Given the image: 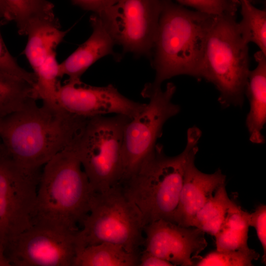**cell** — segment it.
<instances>
[{
    "label": "cell",
    "mask_w": 266,
    "mask_h": 266,
    "mask_svg": "<svg viewBox=\"0 0 266 266\" xmlns=\"http://www.w3.org/2000/svg\"><path fill=\"white\" fill-rule=\"evenodd\" d=\"M88 119L59 106L33 101L0 118L3 150L24 169L41 171L55 155L77 141Z\"/></svg>",
    "instance_id": "6da1fadb"
},
{
    "label": "cell",
    "mask_w": 266,
    "mask_h": 266,
    "mask_svg": "<svg viewBox=\"0 0 266 266\" xmlns=\"http://www.w3.org/2000/svg\"><path fill=\"white\" fill-rule=\"evenodd\" d=\"M76 143L57 153L42 168L32 225L73 233L81 228L95 192L78 158Z\"/></svg>",
    "instance_id": "7a4b0ae2"
},
{
    "label": "cell",
    "mask_w": 266,
    "mask_h": 266,
    "mask_svg": "<svg viewBox=\"0 0 266 266\" xmlns=\"http://www.w3.org/2000/svg\"><path fill=\"white\" fill-rule=\"evenodd\" d=\"M216 16L190 10L172 0H162V9L151 57L155 76L146 85L185 75L200 79V68L208 33Z\"/></svg>",
    "instance_id": "3957f363"
},
{
    "label": "cell",
    "mask_w": 266,
    "mask_h": 266,
    "mask_svg": "<svg viewBox=\"0 0 266 266\" xmlns=\"http://www.w3.org/2000/svg\"><path fill=\"white\" fill-rule=\"evenodd\" d=\"M201 132L188 130L187 143L179 155L170 157L157 144L154 152L138 169L120 186L139 212L144 227L160 219L174 223L185 171L195 159Z\"/></svg>",
    "instance_id": "277c9868"
},
{
    "label": "cell",
    "mask_w": 266,
    "mask_h": 266,
    "mask_svg": "<svg viewBox=\"0 0 266 266\" xmlns=\"http://www.w3.org/2000/svg\"><path fill=\"white\" fill-rule=\"evenodd\" d=\"M236 15L216 16L200 68V79L215 86L223 108L243 106L250 70L248 44L238 31Z\"/></svg>",
    "instance_id": "5b68a950"
},
{
    "label": "cell",
    "mask_w": 266,
    "mask_h": 266,
    "mask_svg": "<svg viewBox=\"0 0 266 266\" xmlns=\"http://www.w3.org/2000/svg\"><path fill=\"white\" fill-rule=\"evenodd\" d=\"M144 228L139 212L120 186L95 193L89 213L76 233L77 250L107 242L138 253L144 244Z\"/></svg>",
    "instance_id": "8992f818"
},
{
    "label": "cell",
    "mask_w": 266,
    "mask_h": 266,
    "mask_svg": "<svg viewBox=\"0 0 266 266\" xmlns=\"http://www.w3.org/2000/svg\"><path fill=\"white\" fill-rule=\"evenodd\" d=\"M131 119L122 114L88 118L76 143L82 168L95 193L118 186L125 129Z\"/></svg>",
    "instance_id": "52a82bcc"
},
{
    "label": "cell",
    "mask_w": 266,
    "mask_h": 266,
    "mask_svg": "<svg viewBox=\"0 0 266 266\" xmlns=\"http://www.w3.org/2000/svg\"><path fill=\"white\" fill-rule=\"evenodd\" d=\"M176 86L168 83L165 90L145 85L142 95L149 100L127 124L124 133L120 186L132 176L154 152L165 123L180 111L172 102Z\"/></svg>",
    "instance_id": "ba28073f"
},
{
    "label": "cell",
    "mask_w": 266,
    "mask_h": 266,
    "mask_svg": "<svg viewBox=\"0 0 266 266\" xmlns=\"http://www.w3.org/2000/svg\"><path fill=\"white\" fill-rule=\"evenodd\" d=\"M41 171L24 169L1 149L0 244L4 249L11 240L32 226Z\"/></svg>",
    "instance_id": "9c48e42d"
},
{
    "label": "cell",
    "mask_w": 266,
    "mask_h": 266,
    "mask_svg": "<svg viewBox=\"0 0 266 266\" xmlns=\"http://www.w3.org/2000/svg\"><path fill=\"white\" fill-rule=\"evenodd\" d=\"M161 9L162 0H119L96 14L124 52L150 58Z\"/></svg>",
    "instance_id": "30bf717a"
},
{
    "label": "cell",
    "mask_w": 266,
    "mask_h": 266,
    "mask_svg": "<svg viewBox=\"0 0 266 266\" xmlns=\"http://www.w3.org/2000/svg\"><path fill=\"white\" fill-rule=\"evenodd\" d=\"M76 233L32 225L8 243L5 254L14 266H73Z\"/></svg>",
    "instance_id": "8fae6325"
},
{
    "label": "cell",
    "mask_w": 266,
    "mask_h": 266,
    "mask_svg": "<svg viewBox=\"0 0 266 266\" xmlns=\"http://www.w3.org/2000/svg\"><path fill=\"white\" fill-rule=\"evenodd\" d=\"M57 100L64 110L87 118L113 113L132 119L146 105L127 98L111 84L96 87L81 81H67L64 85L61 84Z\"/></svg>",
    "instance_id": "7c38bea8"
},
{
    "label": "cell",
    "mask_w": 266,
    "mask_h": 266,
    "mask_svg": "<svg viewBox=\"0 0 266 266\" xmlns=\"http://www.w3.org/2000/svg\"><path fill=\"white\" fill-rule=\"evenodd\" d=\"M143 232L144 250L173 266H195L207 246L205 233L200 229L163 219L147 224Z\"/></svg>",
    "instance_id": "4fadbf2b"
},
{
    "label": "cell",
    "mask_w": 266,
    "mask_h": 266,
    "mask_svg": "<svg viewBox=\"0 0 266 266\" xmlns=\"http://www.w3.org/2000/svg\"><path fill=\"white\" fill-rule=\"evenodd\" d=\"M195 160L187 167L174 220L175 224L185 227H192L197 212L226 181L220 169L204 173L196 167Z\"/></svg>",
    "instance_id": "5bb4252c"
},
{
    "label": "cell",
    "mask_w": 266,
    "mask_h": 266,
    "mask_svg": "<svg viewBox=\"0 0 266 266\" xmlns=\"http://www.w3.org/2000/svg\"><path fill=\"white\" fill-rule=\"evenodd\" d=\"M93 32L89 38L61 64H59L60 77H68L67 81L78 82L84 73L99 59L114 54L115 44L96 14L90 19Z\"/></svg>",
    "instance_id": "9a60e30c"
},
{
    "label": "cell",
    "mask_w": 266,
    "mask_h": 266,
    "mask_svg": "<svg viewBox=\"0 0 266 266\" xmlns=\"http://www.w3.org/2000/svg\"><path fill=\"white\" fill-rule=\"evenodd\" d=\"M254 58L257 65L249 71L245 92L250 105L245 124L250 141L260 144L265 142L262 131L266 122V55L259 51Z\"/></svg>",
    "instance_id": "2e32d148"
},
{
    "label": "cell",
    "mask_w": 266,
    "mask_h": 266,
    "mask_svg": "<svg viewBox=\"0 0 266 266\" xmlns=\"http://www.w3.org/2000/svg\"><path fill=\"white\" fill-rule=\"evenodd\" d=\"M139 256L119 244L103 242L78 249L73 266H135Z\"/></svg>",
    "instance_id": "e0dca14e"
},
{
    "label": "cell",
    "mask_w": 266,
    "mask_h": 266,
    "mask_svg": "<svg viewBox=\"0 0 266 266\" xmlns=\"http://www.w3.org/2000/svg\"><path fill=\"white\" fill-rule=\"evenodd\" d=\"M13 15L18 33L28 35L38 27L58 21L49 0H4Z\"/></svg>",
    "instance_id": "ac0fdd59"
},
{
    "label": "cell",
    "mask_w": 266,
    "mask_h": 266,
    "mask_svg": "<svg viewBox=\"0 0 266 266\" xmlns=\"http://www.w3.org/2000/svg\"><path fill=\"white\" fill-rule=\"evenodd\" d=\"M250 213L235 202L229 208L216 238V250L227 252L247 248Z\"/></svg>",
    "instance_id": "d6986e66"
},
{
    "label": "cell",
    "mask_w": 266,
    "mask_h": 266,
    "mask_svg": "<svg viewBox=\"0 0 266 266\" xmlns=\"http://www.w3.org/2000/svg\"><path fill=\"white\" fill-rule=\"evenodd\" d=\"M66 33L61 30L58 20L42 25L28 35V42L23 53L33 73L51 53L56 51Z\"/></svg>",
    "instance_id": "ffe728a7"
},
{
    "label": "cell",
    "mask_w": 266,
    "mask_h": 266,
    "mask_svg": "<svg viewBox=\"0 0 266 266\" xmlns=\"http://www.w3.org/2000/svg\"><path fill=\"white\" fill-rule=\"evenodd\" d=\"M37 100L33 85L21 78L0 71V118L20 110Z\"/></svg>",
    "instance_id": "44dd1931"
},
{
    "label": "cell",
    "mask_w": 266,
    "mask_h": 266,
    "mask_svg": "<svg viewBox=\"0 0 266 266\" xmlns=\"http://www.w3.org/2000/svg\"><path fill=\"white\" fill-rule=\"evenodd\" d=\"M234 202L228 196L226 184L222 185L197 212L192 227L215 236L220 229L229 208Z\"/></svg>",
    "instance_id": "7402d4cb"
},
{
    "label": "cell",
    "mask_w": 266,
    "mask_h": 266,
    "mask_svg": "<svg viewBox=\"0 0 266 266\" xmlns=\"http://www.w3.org/2000/svg\"><path fill=\"white\" fill-rule=\"evenodd\" d=\"M242 19L237 22L238 31L247 43L253 42L266 55V12L248 0H239Z\"/></svg>",
    "instance_id": "603a6c76"
},
{
    "label": "cell",
    "mask_w": 266,
    "mask_h": 266,
    "mask_svg": "<svg viewBox=\"0 0 266 266\" xmlns=\"http://www.w3.org/2000/svg\"><path fill=\"white\" fill-rule=\"evenodd\" d=\"M59 66L55 51L49 55L34 72L36 78L34 90L38 100H41L42 103L59 106L57 100L58 91L61 85Z\"/></svg>",
    "instance_id": "cb8c5ba5"
},
{
    "label": "cell",
    "mask_w": 266,
    "mask_h": 266,
    "mask_svg": "<svg viewBox=\"0 0 266 266\" xmlns=\"http://www.w3.org/2000/svg\"><path fill=\"white\" fill-rule=\"evenodd\" d=\"M260 257L258 253L249 247L235 251L215 250L202 257L195 265L197 266H251Z\"/></svg>",
    "instance_id": "d4e9b609"
},
{
    "label": "cell",
    "mask_w": 266,
    "mask_h": 266,
    "mask_svg": "<svg viewBox=\"0 0 266 266\" xmlns=\"http://www.w3.org/2000/svg\"><path fill=\"white\" fill-rule=\"evenodd\" d=\"M183 6L215 16L236 14L239 0H175Z\"/></svg>",
    "instance_id": "484cf974"
},
{
    "label": "cell",
    "mask_w": 266,
    "mask_h": 266,
    "mask_svg": "<svg viewBox=\"0 0 266 266\" xmlns=\"http://www.w3.org/2000/svg\"><path fill=\"white\" fill-rule=\"evenodd\" d=\"M3 23L0 18V27ZM0 71L21 78L34 86L36 78L33 72L21 67L7 48L0 32Z\"/></svg>",
    "instance_id": "4316f807"
},
{
    "label": "cell",
    "mask_w": 266,
    "mask_h": 266,
    "mask_svg": "<svg viewBox=\"0 0 266 266\" xmlns=\"http://www.w3.org/2000/svg\"><path fill=\"white\" fill-rule=\"evenodd\" d=\"M249 226L253 227L262 245L264 255L262 262L266 264V206H258L254 212L250 213Z\"/></svg>",
    "instance_id": "83f0119b"
},
{
    "label": "cell",
    "mask_w": 266,
    "mask_h": 266,
    "mask_svg": "<svg viewBox=\"0 0 266 266\" xmlns=\"http://www.w3.org/2000/svg\"><path fill=\"white\" fill-rule=\"evenodd\" d=\"M82 9L99 14L116 3L119 0H71Z\"/></svg>",
    "instance_id": "f1b7e54d"
},
{
    "label": "cell",
    "mask_w": 266,
    "mask_h": 266,
    "mask_svg": "<svg viewBox=\"0 0 266 266\" xmlns=\"http://www.w3.org/2000/svg\"><path fill=\"white\" fill-rule=\"evenodd\" d=\"M140 266H173L170 262L159 258L144 250L139 254L138 265Z\"/></svg>",
    "instance_id": "f546056e"
},
{
    "label": "cell",
    "mask_w": 266,
    "mask_h": 266,
    "mask_svg": "<svg viewBox=\"0 0 266 266\" xmlns=\"http://www.w3.org/2000/svg\"><path fill=\"white\" fill-rule=\"evenodd\" d=\"M0 18L3 23L13 21L12 13L4 0H0Z\"/></svg>",
    "instance_id": "4dcf8cb0"
},
{
    "label": "cell",
    "mask_w": 266,
    "mask_h": 266,
    "mask_svg": "<svg viewBox=\"0 0 266 266\" xmlns=\"http://www.w3.org/2000/svg\"><path fill=\"white\" fill-rule=\"evenodd\" d=\"M0 266H11L5 254L4 247L0 244Z\"/></svg>",
    "instance_id": "1f68e13d"
},
{
    "label": "cell",
    "mask_w": 266,
    "mask_h": 266,
    "mask_svg": "<svg viewBox=\"0 0 266 266\" xmlns=\"http://www.w3.org/2000/svg\"><path fill=\"white\" fill-rule=\"evenodd\" d=\"M249 0V1L251 2L252 3H254V2L256 0Z\"/></svg>",
    "instance_id": "d6a6232c"
},
{
    "label": "cell",
    "mask_w": 266,
    "mask_h": 266,
    "mask_svg": "<svg viewBox=\"0 0 266 266\" xmlns=\"http://www.w3.org/2000/svg\"><path fill=\"white\" fill-rule=\"evenodd\" d=\"M1 147H2V144H0V151L1 149Z\"/></svg>",
    "instance_id": "836d02e7"
}]
</instances>
